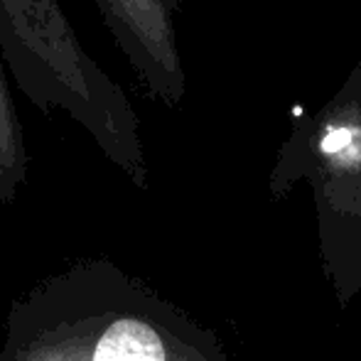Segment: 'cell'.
<instances>
[{
	"label": "cell",
	"instance_id": "cell-1",
	"mask_svg": "<svg viewBox=\"0 0 361 361\" xmlns=\"http://www.w3.org/2000/svg\"><path fill=\"white\" fill-rule=\"evenodd\" d=\"M0 49L30 104L72 118L135 185H147L133 104L84 49L59 0H0Z\"/></svg>",
	"mask_w": 361,
	"mask_h": 361
},
{
	"label": "cell",
	"instance_id": "cell-2",
	"mask_svg": "<svg viewBox=\"0 0 361 361\" xmlns=\"http://www.w3.org/2000/svg\"><path fill=\"white\" fill-rule=\"evenodd\" d=\"M298 177L312 187L322 261L347 305L361 290V67L283 147L273 187H288Z\"/></svg>",
	"mask_w": 361,
	"mask_h": 361
},
{
	"label": "cell",
	"instance_id": "cell-3",
	"mask_svg": "<svg viewBox=\"0 0 361 361\" xmlns=\"http://www.w3.org/2000/svg\"><path fill=\"white\" fill-rule=\"evenodd\" d=\"M106 30L145 91L175 109L187 81L177 47L175 15L182 0H94Z\"/></svg>",
	"mask_w": 361,
	"mask_h": 361
},
{
	"label": "cell",
	"instance_id": "cell-4",
	"mask_svg": "<svg viewBox=\"0 0 361 361\" xmlns=\"http://www.w3.org/2000/svg\"><path fill=\"white\" fill-rule=\"evenodd\" d=\"M27 361H228L214 334L175 312L111 319L74 354L47 352Z\"/></svg>",
	"mask_w": 361,
	"mask_h": 361
},
{
	"label": "cell",
	"instance_id": "cell-5",
	"mask_svg": "<svg viewBox=\"0 0 361 361\" xmlns=\"http://www.w3.org/2000/svg\"><path fill=\"white\" fill-rule=\"evenodd\" d=\"M5 59L0 49V147L8 152V157L20 167L27 170V152H25L23 123H20L18 109H15L13 94H10L8 79H5Z\"/></svg>",
	"mask_w": 361,
	"mask_h": 361
},
{
	"label": "cell",
	"instance_id": "cell-6",
	"mask_svg": "<svg viewBox=\"0 0 361 361\" xmlns=\"http://www.w3.org/2000/svg\"><path fill=\"white\" fill-rule=\"evenodd\" d=\"M25 170H20L13 160L8 157V152L0 147V202H8L15 195L18 185L23 182Z\"/></svg>",
	"mask_w": 361,
	"mask_h": 361
}]
</instances>
